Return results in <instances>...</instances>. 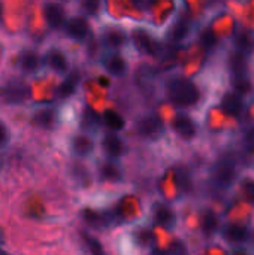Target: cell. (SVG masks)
<instances>
[{
    "mask_svg": "<svg viewBox=\"0 0 254 255\" xmlns=\"http://www.w3.org/2000/svg\"><path fill=\"white\" fill-rule=\"evenodd\" d=\"M46 63L48 66L55 70V72H64L67 69V61H66V57L63 55V52L57 51V49H52L48 52L46 55Z\"/></svg>",
    "mask_w": 254,
    "mask_h": 255,
    "instance_id": "cell-16",
    "label": "cell"
},
{
    "mask_svg": "<svg viewBox=\"0 0 254 255\" xmlns=\"http://www.w3.org/2000/svg\"><path fill=\"white\" fill-rule=\"evenodd\" d=\"M213 184L220 190H229L234 187V184L238 179V170L232 164L231 160H222L219 161L211 172Z\"/></svg>",
    "mask_w": 254,
    "mask_h": 255,
    "instance_id": "cell-2",
    "label": "cell"
},
{
    "mask_svg": "<svg viewBox=\"0 0 254 255\" xmlns=\"http://www.w3.org/2000/svg\"><path fill=\"white\" fill-rule=\"evenodd\" d=\"M45 21L51 28H58L64 21V10L57 3H48L43 10Z\"/></svg>",
    "mask_w": 254,
    "mask_h": 255,
    "instance_id": "cell-10",
    "label": "cell"
},
{
    "mask_svg": "<svg viewBox=\"0 0 254 255\" xmlns=\"http://www.w3.org/2000/svg\"><path fill=\"white\" fill-rule=\"evenodd\" d=\"M103 121H105V124H106L111 130H114V131L121 130V128L124 127V120H123L121 115H118L115 111H106L105 115H103Z\"/></svg>",
    "mask_w": 254,
    "mask_h": 255,
    "instance_id": "cell-24",
    "label": "cell"
},
{
    "mask_svg": "<svg viewBox=\"0 0 254 255\" xmlns=\"http://www.w3.org/2000/svg\"><path fill=\"white\" fill-rule=\"evenodd\" d=\"M88 245H90V248H91V253H94V254H102V248H100V245H99V242H96V241H93V239H88Z\"/></svg>",
    "mask_w": 254,
    "mask_h": 255,
    "instance_id": "cell-35",
    "label": "cell"
},
{
    "mask_svg": "<svg viewBox=\"0 0 254 255\" xmlns=\"http://www.w3.org/2000/svg\"><path fill=\"white\" fill-rule=\"evenodd\" d=\"M28 96H30L28 87L21 82H10L1 90V99L6 103H21Z\"/></svg>",
    "mask_w": 254,
    "mask_h": 255,
    "instance_id": "cell-4",
    "label": "cell"
},
{
    "mask_svg": "<svg viewBox=\"0 0 254 255\" xmlns=\"http://www.w3.org/2000/svg\"><path fill=\"white\" fill-rule=\"evenodd\" d=\"M175 179H177V185L183 193H189L192 190V179L189 175V170L186 167H178V170L175 172Z\"/></svg>",
    "mask_w": 254,
    "mask_h": 255,
    "instance_id": "cell-23",
    "label": "cell"
},
{
    "mask_svg": "<svg viewBox=\"0 0 254 255\" xmlns=\"http://www.w3.org/2000/svg\"><path fill=\"white\" fill-rule=\"evenodd\" d=\"M243 146L247 152L254 154V126L247 128V131L243 134Z\"/></svg>",
    "mask_w": 254,
    "mask_h": 255,
    "instance_id": "cell-31",
    "label": "cell"
},
{
    "mask_svg": "<svg viewBox=\"0 0 254 255\" xmlns=\"http://www.w3.org/2000/svg\"><path fill=\"white\" fill-rule=\"evenodd\" d=\"M100 175H102V178L106 179V181H118V179H120V170H118V167H117L115 164H112V163L103 164L102 169H100Z\"/></svg>",
    "mask_w": 254,
    "mask_h": 255,
    "instance_id": "cell-28",
    "label": "cell"
},
{
    "mask_svg": "<svg viewBox=\"0 0 254 255\" xmlns=\"http://www.w3.org/2000/svg\"><path fill=\"white\" fill-rule=\"evenodd\" d=\"M234 45L238 51H243L244 54H252L254 51V37L250 31L240 30L234 34Z\"/></svg>",
    "mask_w": 254,
    "mask_h": 255,
    "instance_id": "cell-12",
    "label": "cell"
},
{
    "mask_svg": "<svg viewBox=\"0 0 254 255\" xmlns=\"http://www.w3.org/2000/svg\"><path fill=\"white\" fill-rule=\"evenodd\" d=\"M240 191L243 193V196L249 200L254 203V179L252 178H244L240 184Z\"/></svg>",
    "mask_w": 254,
    "mask_h": 255,
    "instance_id": "cell-29",
    "label": "cell"
},
{
    "mask_svg": "<svg viewBox=\"0 0 254 255\" xmlns=\"http://www.w3.org/2000/svg\"><path fill=\"white\" fill-rule=\"evenodd\" d=\"M54 121H55V115L52 111L49 109H43V111H39L34 117V123L37 127L40 128H51L54 126Z\"/></svg>",
    "mask_w": 254,
    "mask_h": 255,
    "instance_id": "cell-21",
    "label": "cell"
},
{
    "mask_svg": "<svg viewBox=\"0 0 254 255\" xmlns=\"http://www.w3.org/2000/svg\"><path fill=\"white\" fill-rule=\"evenodd\" d=\"M103 151L109 155V157H120L121 152H123V142L114 136V134H109L105 137L103 140Z\"/></svg>",
    "mask_w": 254,
    "mask_h": 255,
    "instance_id": "cell-18",
    "label": "cell"
},
{
    "mask_svg": "<svg viewBox=\"0 0 254 255\" xmlns=\"http://www.w3.org/2000/svg\"><path fill=\"white\" fill-rule=\"evenodd\" d=\"M6 140H7V130H6V127L0 123V146L4 145Z\"/></svg>",
    "mask_w": 254,
    "mask_h": 255,
    "instance_id": "cell-36",
    "label": "cell"
},
{
    "mask_svg": "<svg viewBox=\"0 0 254 255\" xmlns=\"http://www.w3.org/2000/svg\"><path fill=\"white\" fill-rule=\"evenodd\" d=\"M201 43L204 48L207 49H213L217 46L219 43V39H217V34L213 28H204L202 33H201Z\"/></svg>",
    "mask_w": 254,
    "mask_h": 255,
    "instance_id": "cell-27",
    "label": "cell"
},
{
    "mask_svg": "<svg viewBox=\"0 0 254 255\" xmlns=\"http://www.w3.org/2000/svg\"><path fill=\"white\" fill-rule=\"evenodd\" d=\"M250 215V209L249 206L246 205H238V206H234L229 212V217L232 220H238V221H246Z\"/></svg>",
    "mask_w": 254,
    "mask_h": 255,
    "instance_id": "cell-30",
    "label": "cell"
},
{
    "mask_svg": "<svg viewBox=\"0 0 254 255\" xmlns=\"http://www.w3.org/2000/svg\"><path fill=\"white\" fill-rule=\"evenodd\" d=\"M190 33V24L187 21H178L175 24V27L172 28V33H171V37L174 42H183Z\"/></svg>",
    "mask_w": 254,
    "mask_h": 255,
    "instance_id": "cell-25",
    "label": "cell"
},
{
    "mask_svg": "<svg viewBox=\"0 0 254 255\" xmlns=\"http://www.w3.org/2000/svg\"><path fill=\"white\" fill-rule=\"evenodd\" d=\"M136 131H138L139 136H142L145 139H156L163 131V123L156 117H150V118H145V120L139 121V124L136 127Z\"/></svg>",
    "mask_w": 254,
    "mask_h": 255,
    "instance_id": "cell-5",
    "label": "cell"
},
{
    "mask_svg": "<svg viewBox=\"0 0 254 255\" xmlns=\"http://www.w3.org/2000/svg\"><path fill=\"white\" fill-rule=\"evenodd\" d=\"M72 175L79 181V182H85V185L88 184V173H87V169L82 167L81 164H75L73 169H72Z\"/></svg>",
    "mask_w": 254,
    "mask_h": 255,
    "instance_id": "cell-34",
    "label": "cell"
},
{
    "mask_svg": "<svg viewBox=\"0 0 254 255\" xmlns=\"http://www.w3.org/2000/svg\"><path fill=\"white\" fill-rule=\"evenodd\" d=\"M166 94L169 100L180 108L195 106L201 99V91L190 79L174 76L166 82Z\"/></svg>",
    "mask_w": 254,
    "mask_h": 255,
    "instance_id": "cell-1",
    "label": "cell"
},
{
    "mask_svg": "<svg viewBox=\"0 0 254 255\" xmlns=\"http://www.w3.org/2000/svg\"><path fill=\"white\" fill-rule=\"evenodd\" d=\"M72 146H73V151L78 154V155H87L91 152L93 149V142L88 136H76L72 142Z\"/></svg>",
    "mask_w": 254,
    "mask_h": 255,
    "instance_id": "cell-20",
    "label": "cell"
},
{
    "mask_svg": "<svg viewBox=\"0 0 254 255\" xmlns=\"http://www.w3.org/2000/svg\"><path fill=\"white\" fill-rule=\"evenodd\" d=\"M40 66V60L39 57L34 54V52H22L21 57H19V67L24 70V72H36Z\"/></svg>",
    "mask_w": 254,
    "mask_h": 255,
    "instance_id": "cell-19",
    "label": "cell"
},
{
    "mask_svg": "<svg viewBox=\"0 0 254 255\" xmlns=\"http://www.w3.org/2000/svg\"><path fill=\"white\" fill-rule=\"evenodd\" d=\"M133 40L136 48L142 52V54H153L154 52V45L151 42V37L142 31V30H135L133 33Z\"/></svg>",
    "mask_w": 254,
    "mask_h": 255,
    "instance_id": "cell-15",
    "label": "cell"
},
{
    "mask_svg": "<svg viewBox=\"0 0 254 255\" xmlns=\"http://www.w3.org/2000/svg\"><path fill=\"white\" fill-rule=\"evenodd\" d=\"M90 33V24L85 18L82 16H76L73 19L69 21L67 24V34L73 39L82 40L88 36Z\"/></svg>",
    "mask_w": 254,
    "mask_h": 255,
    "instance_id": "cell-9",
    "label": "cell"
},
{
    "mask_svg": "<svg viewBox=\"0 0 254 255\" xmlns=\"http://www.w3.org/2000/svg\"><path fill=\"white\" fill-rule=\"evenodd\" d=\"M81 7L87 15H96L100 9V0H82Z\"/></svg>",
    "mask_w": 254,
    "mask_h": 255,
    "instance_id": "cell-33",
    "label": "cell"
},
{
    "mask_svg": "<svg viewBox=\"0 0 254 255\" xmlns=\"http://www.w3.org/2000/svg\"><path fill=\"white\" fill-rule=\"evenodd\" d=\"M174 130L177 131L178 136H181L186 140H192L196 137L198 134V127L195 124V121L186 115H180L174 120Z\"/></svg>",
    "mask_w": 254,
    "mask_h": 255,
    "instance_id": "cell-7",
    "label": "cell"
},
{
    "mask_svg": "<svg viewBox=\"0 0 254 255\" xmlns=\"http://www.w3.org/2000/svg\"><path fill=\"white\" fill-rule=\"evenodd\" d=\"M223 239L229 245H244L250 239V232L241 224H226L222 230Z\"/></svg>",
    "mask_w": 254,
    "mask_h": 255,
    "instance_id": "cell-3",
    "label": "cell"
},
{
    "mask_svg": "<svg viewBox=\"0 0 254 255\" xmlns=\"http://www.w3.org/2000/svg\"><path fill=\"white\" fill-rule=\"evenodd\" d=\"M103 40H105V43H106L108 46H111V48H120L121 45H124L126 37H124V34H123L120 30L111 28V30H108V31L105 33Z\"/></svg>",
    "mask_w": 254,
    "mask_h": 255,
    "instance_id": "cell-22",
    "label": "cell"
},
{
    "mask_svg": "<svg viewBox=\"0 0 254 255\" xmlns=\"http://www.w3.org/2000/svg\"><path fill=\"white\" fill-rule=\"evenodd\" d=\"M231 85L238 94L243 96H252L254 93V84L249 78V75H232Z\"/></svg>",
    "mask_w": 254,
    "mask_h": 255,
    "instance_id": "cell-11",
    "label": "cell"
},
{
    "mask_svg": "<svg viewBox=\"0 0 254 255\" xmlns=\"http://www.w3.org/2000/svg\"><path fill=\"white\" fill-rule=\"evenodd\" d=\"M76 81H78V76L73 78V75H72L69 79H66V81L58 87L57 96L61 97V99H66V97L72 96V94L75 93V88H76Z\"/></svg>",
    "mask_w": 254,
    "mask_h": 255,
    "instance_id": "cell-26",
    "label": "cell"
},
{
    "mask_svg": "<svg viewBox=\"0 0 254 255\" xmlns=\"http://www.w3.org/2000/svg\"><path fill=\"white\" fill-rule=\"evenodd\" d=\"M99 123V117L97 114L91 109V108H87L84 111V127L87 128H94Z\"/></svg>",
    "mask_w": 254,
    "mask_h": 255,
    "instance_id": "cell-32",
    "label": "cell"
},
{
    "mask_svg": "<svg viewBox=\"0 0 254 255\" xmlns=\"http://www.w3.org/2000/svg\"><path fill=\"white\" fill-rule=\"evenodd\" d=\"M201 227L205 236H213L217 229H219V217L213 212V211H205L202 214V220H201Z\"/></svg>",
    "mask_w": 254,
    "mask_h": 255,
    "instance_id": "cell-14",
    "label": "cell"
},
{
    "mask_svg": "<svg viewBox=\"0 0 254 255\" xmlns=\"http://www.w3.org/2000/svg\"><path fill=\"white\" fill-rule=\"evenodd\" d=\"M154 218H156L157 224H160L162 227H166V229H169L175 224V214L168 206H163V205L156 206Z\"/></svg>",
    "mask_w": 254,
    "mask_h": 255,
    "instance_id": "cell-13",
    "label": "cell"
},
{
    "mask_svg": "<svg viewBox=\"0 0 254 255\" xmlns=\"http://www.w3.org/2000/svg\"><path fill=\"white\" fill-rule=\"evenodd\" d=\"M249 60L243 51H231L228 55V69L231 75H247L249 73Z\"/></svg>",
    "mask_w": 254,
    "mask_h": 255,
    "instance_id": "cell-6",
    "label": "cell"
},
{
    "mask_svg": "<svg viewBox=\"0 0 254 255\" xmlns=\"http://www.w3.org/2000/svg\"><path fill=\"white\" fill-rule=\"evenodd\" d=\"M105 69L109 75L112 76H121L126 69H127V64L124 61V58H121L120 55H112L106 60L105 63Z\"/></svg>",
    "mask_w": 254,
    "mask_h": 255,
    "instance_id": "cell-17",
    "label": "cell"
},
{
    "mask_svg": "<svg viewBox=\"0 0 254 255\" xmlns=\"http://www.w3.org/2000/svg\"><path fill=\"white\" fill-rule=\"evenodd\" d=\"M220 106L226 115L231 117H240L244 112V102L238 94L234 93H225L220 102Z\"/></svg>",
    "mask_w": 254,
    "mask_h": 255,
    "instance_id": "cell-8",
    "label": "cell"
}]
</instances>
